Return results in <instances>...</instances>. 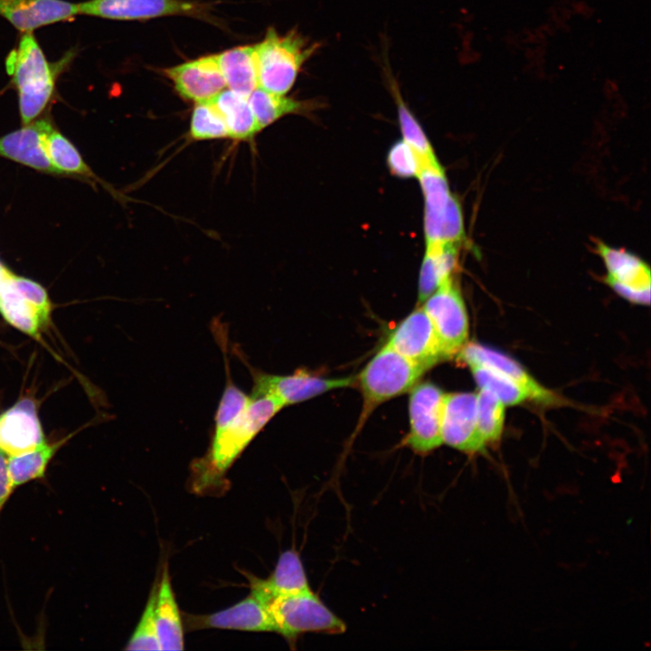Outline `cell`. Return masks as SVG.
I'll list each match as a JSON object with an SVG mask.
<instances>
[{"label": "cell", "instance_id": "30", "mask_svg": "<svg viewBox=\"0 0 651 651\" xmlns=\"http://www.w3.org/2000/svg\"><path fill=\"white\" fill-rule=\"evenodd\" d=\"M480 388L496 396L505 405H515L529 398L527 392L505 375L482 364L468 363Z\"/></svg>", "mask_w": 651, "mask_h": 651}, {"label": "cell", "instance_id": "3", "mask_svg": "<svg viewBox=\"0 0 651 651\" xmlns=\"http://www.w3.org/2000/svg\"><path fill=\"white\" fill-rule=\"evenodd\" d=\"M317 46L295 29L279 34L276 29L269 28L262 41L253 45L259 88L287 94Z\"/></svg>", "mask_w": 651, "mask_h": 651}, {"label": "cell", "instance_id": "25", "mask_svg": "<svg viewBox=\"0 0 651 651\" xmlns=\"http://www.w3.org/2000/svg\"><path fill=\"white\" fill-rule=\"evenodd\" d=\"M248 100L260 131L285 116L306 115L317 108L316 101L296 99L259 87L250 93Z\"/></svg>", "mask_w": 651, "mask_h": 651}, {"label": "cell", "instance_id": "14", "mask_svg": "<svg viewBox=\"0 0 651 651\" xmlns=\"http://www.w3.org/2000/svg\"><path fill=\"white\" fill-rule=\"evenodd\" d=\"M164 74L181 98L195 103L210 100L226 88L216 54L166 68Z\"/></svg>", "mask_w": 651, "mask_h": 651}, {"label": "cell", "instance_id": "26", "mask_svg": "<svg viewBox=\"0 0 651 651\" xmlns=\"http://www.w3.org/2000/svg\"><path fill=\"white\" fill-rule=\"evenodd\" d=\"M211 100L222 115L231 138L249 140L260 131L247 97L228 89Z\"/></svg>", "mask_w": 651, "mask_h": 651}, {"label": "cell", "instance_id": "18", "mask_svg": "<svg viewBox=\"0 0 651 651\" xmlns=\"http://www.w3.org/2000/svg\"><path fill=\"white\" fill-rule=\"evenodd\" d=\"M458 359L465 363L487 366L511 379L529 398L544 403L556 404L559 399L537 382L517 362L509 356L476 343L465 344L458 351Z\"/></svg>", "mask_w": 651, "mask_h": 651}, {"label": "cell", "instance_id": "29", "mask_svg": "<svg viewBox=\"0 0 651 651\" xmlns=\"http://www.w3.org/2000/svg\"><path fill=\"white\" fill-rule=\"evenodd\" d=\"M42 145L50 162L60 175L65 173L94 177L76 147L54 128L44 136Z\"/></svg>", "mask_w": 651, "mask_h": 651}, {"label": "cell", "instance_id": "5", "mask_svg": "<svg viewBox=\"0 0 651 651\" xmlns=\"http://www.w3.org/2000/svg\"><path fill=\"white\" fill-rule=\"evenodd\" d=\"M417 178L425 202L426 246L460 244L464 238L463 214L441 165L422 166Z\"/></svg>", "mask_w": 651, "mask_h": 651}, {"label": "cell", "instance_id": "32", "mask_svg": "<svg viewBox=\"0 0 651 651\" xmlns=\"http://www.w3.org/2000/svg\"><path fill=\"white\" fill-rule=\"evenodd\" d=\"M476 395L478 430L486 444L496 442L500 439L504 429L505 405L486 390H480Z\"/></svg>", "mask_w": 651, "mask_h": 651}, {"label": "cell", "instance_id": "8", "mask_svg": "<svg viewBox=\"0 0 651 651\" xmlns=\"http://www.w3.org/2000/svg\"><path fill=\"white\" fill-rule=\"evenodd\" d=\"M439 337L446 359L467 344L468 316L461 292L452 277L445 280L423 303Z\"/></svg>", "mask_w": 651, "mask_h": 651}, {"label": "cell", "instance_id": "27", "mask_svg": "<svg viewBox=\"0 0 651 651\" xmlns=\"http://www.w3.org/2000/svg\"><path fill=\"white\" fill-rule=\"evenodd\" d=\"M387 80L397 106L402 140L418 155L422 166L439 164L423 128L403 100L399 86L390 72H387Z\"/></svg>", "mask_w": 651, "mask_h": 651}, {"label": "cell", "instance_id": "4", "mask_svg": "<svg viewBox=\"0 0 651 651\" xmlns=\"http://www.w3.org/2000/svg\"><path fill=\"white\" fill-rule=\"evenodd\" d=\"M427 370L385 343L355 377L363 398L360 422L381 403L411 390Z\"/></svg>", "mask_w": 651, "mask_h": 651}, {"label": "cell", "instance_id": "15", "mask_svg": "<svg viewBox=\"0 0 651 651\" xmlns=\"http://www.w3.org/2000/svg\"><path fill=\"white\" fill-rule=\"evenodd\" d=\"M184 624L191 630L218 628L275 632V626L267 608L251 593L225 609L207 615H186Z\"/></svg>", "mask_w": 651, "mask_h": 651}, {"label": "cell", "instance_id": "28", "mask_svg": "<svg viewBox=\"0 0 651 651\" xmlns=\"http://www.w3.org/2000/svg\"><path fill=\"white\" fill-rule=\"evenodd\" d=\"M63 443L64 440L44 441L31 451L9 457L8 472L14 491L29 482L42 479L51 460Z\"/></svg>", "mask_w": 651, "mask_h": 651}, {"label": "cell", "instance_id": "22", "mask_svg": "<svg viewBox=\"0 0 651 651\" xmlns=\"http://www.w3.org/2000/svg\"><path fill=\"white\" fill-rule=\"evenodd\" d=\"M155 618L160 650L184 649V626L167 564L164 565L157 582Z\"/></svg>", "mask_w": 651, "mask_h": 651}, {"label": "cell", "instance_id": "13", "mask_svg": "<svg viewBox=\"0 0 651 651\" xmlns=\"http://www.w3.org/2000/svg\"><path fill=\"white\" fill-rule=\"evenodd\" d=\"M386 343L428 370L446 360L432 322L422 307L408 315L391 333Z\"/></svg>", "mask_w": 651, "mask_h": 651}, {"label": "cell", "instance_id": "24", "mask_svg": "<svg viewBox=\"0 0 651 651\" xmlns=\"http://www.w3.org/2000/svg\"><path fill=\"white\" fill-rule=\"evenodd\" d=\"M458 244L426 246L419 278V302L422 304L445 280L457 264Z\"/></svg>", "mask_w": 651, "mask_h": 651}, {"label": "cell", "instance_id": "34", "mask_svg": "<svg viewBox=\"0 0 651 651\" xmlns=\"http://www.w3.org/2000/svg\"><path fill=\"white\" fill-rule=\"evenodd\" d=\"M386 163L391 174L400 178L417 177L422 167L418 155L403 140L392 144Z\"/></svg>", "mask_w": 651, "mask_h": 651}, {"label": "cell", "instance_id": "35", "mask_svg": "<svg viewBox=\"0 0 651 651\" xmlns=\"http://www.w3.org/2000/svg\"><path fill=\"white\" fill-rule=\"evenodd\" d=\"M250 395L246 394L228 377L215 413L214 427H221L239 415L249 404Z\"/></svg>", "mask_w": 651, "mask_h": 651}, {"label": "cell", "instance_id": "7", "mask_svg": "<svg viewBox=\"0 0 651 651\" xmlns=\"http://www.w3.org/2000/svg\"><path fill=\"white\" fill-rule=\"evenodd\" d=\"M79 14L121 21L184 15L211 22V5L191 0H88Z\"/></svg>", "mask_w": 651, "mask_h": 651}, {"label": "cell", "instance_id": "6", "mask_svg": "<svg viewBox=\"0 0 651 651\" xmlns=\"http://www.w3.org/2000/svg\"><path fill=\"white\" fill-rule=\"evenodd\" d=\"M274 623L275 632L293 643L303 633L341 634L345 624L311 589L276 596L262 602Z\"/></svg>", "mask_w": 651, "mask_h": 651}, {"label": "cell", "instance_id": "36", "mask_svg": "<svg viewBox=\"0 0 651 651\" xmlns=\"http://www.w3.org/2000/svg\"><path fill=\"white\" fill-rule=\"evenodd\" d=\"M14 492L8 472V458L0 450V514Z\"/></svg>", "mask_w": 651, "mask_h": 651}, {"label": "cell", "instance_id": "16", "mask_svg": "<svg viewBox=\"0 0 651 651\" xmlns=\"http://www.w3.org/2000/svg\"><path fill=\"white\" fill-rule=\"evenodd\" d=\"M44 441L33 401L21 400L0 414V450L6 456L31 451Z\"/></svg>", "mask_w": 651, "mask_h": 651}, {"label": "cell", "instance_id": "17", "mask_svg": "<svg viewBox=\"0 0 651 651\" xmlns=\"http://www.w3.org/2000/svg\"><path fill=\"white\" fill-rule=\"evenodd\" d=\"M79 14L78 4L65 0H0V16L23 33Z\"/></svg>", "mask_w": 651, "mask_h": 651}, {"label": "cell", "instance_id": "31", "mask_svg": "<svg viewBox=\"0 0 651 651\" xmlns=\"http://www.w3.org/2000/svg\"><path fill=\"white\" fill-rule=\"evenodd\" d=\"M189 137L193 140L230 137L224 118L211 99L195 103L190 119Z\"/></svg>", "mask_w": 651, "mask_h": 651}, {"label": "cell", "instance_id": "11", "mask_svg": "<svg viewBox=\"0 0 651 651\" xmlns=\"http://www.w3.org/2000/svg\"><path fill=\"white\" fill-rule=\"evenodd\" d=\"M476 403V393H445L441 415L442 443L466 453L485 451L486 442L477 427Z\"/></svg>", "mask_w": 651, "mask_h": 651}, {"label": "cell", "instance_id": "21", "mask_svg": "<svg viewBox=\"0 0 651 651\" xmlns=\"http://www.w3.org/2000/svg\"><path fill=\"white\" fill-rule=\"evenodd\" d=\"M11 274L7 269L0 283V314L11 326L36 337L48 324L51 312L43 310L18 290L11 280Z\"/></svg>", "mask_w": 651, "mask_h": 651}, {"label": "cell", "instance_id": "1", "mask_svg": "<svg viewBox=\"0 0 651 651\" xmlns=\"http://www.w3.org/2000/svg\"><path fill=\"white\" fill-rule=\"evenodd\" d=\"M282 408L270 394L251 393L249 404L239 415L223 426L214 427L207 454L193 465L194 489L200 492L219 486L233 462Z\"/></svg>", "mask_w": 651, "mask_h": 651}, {"label": "cell", "instance_id": "9", "mask_svg": "<svg viewBox=\"0 0 651 651\" xmlns=\"http://www.w3.org/2000/svg\"><path fill=\"white\" fill-rule=\"evenodd\" d=\"M445 392L431 382L411 388L409 399L410 431L404 444L418 454H427L442 443L441 415Z\"/></svg>", "mask_w": 651, "mask_h": 651}, {"label": "cell", "instance_id": "19", "mask_svg": "<svg viewBox=\"0 0 651 651\" xmlns=\"http://www.w3.org/2000/svg\"><path fill=\"white\" fill-rule=\"evenodd\" d=\"M45 118L0 137V156L48 174L59 172L50 162L42 145L44 136L52 129Z\"/></svg>", "mask_w": 651, "mask_h": 651}, {"label": "cell", "instance_id": "2", "mask_svg": "<svg viewBox=\"0 0 651 651\" xmlns=\"http://www.w3.org/2000/svg\"><path fill=\"white\" fill-rule=\"evenodd\" d=\"M55 67L47 60L33 33H23L17 46L7 55L5 68L17 91L24 125L33 122L50 102L58 71Z\"/></svg>", "mask_w": 651, "mask_h": 651}, {"label": "cell", "instance_id": "12", "mask_svg": "<svg viewBox=\"0 0 651 651\" xmlns=\"http://www.w3.org/2000/svg\"><path fill=\"white\" fill-rule=\"evenodd\" d=\"M597 252L606 269V282L630 302L648 305L650 302V269L640 258L623 249L597 242Z\"/></svg>", "mask_w": 651, "mask_h": 651}, {"label": "cell", "instance_id": "20", "mask_svg": "<svg viewBox=\"0 0 651 651\" xmlns=\"http://www.w3.org/2000/svg\"><path fill=\"white\" fill-rule=\"evenodd\" d=\"M250 593L261 602L286 594L310 589L298 553L294 550L283 552L270 576L265 580L249 575Z\"/></svg>", "mask_w": 651, "mask_h": 651}, {"label": "cell", "instance_id": "10", "mask_svg": "<svg viewBox=\"0 0 651 651\" xmlns=\"http://www.w3.org/2000/svg\"><path fill=\"white\" fill-rule=\"evenodd\" d=\"M253 394H270L285 407L298 403L326 392L346 388L355 383V377L324 378L304 370L288 375H276L254 371Z\"/></svg>", "mask_w": 651, "mask_h": 651}, {"label": "cell", "instance_id": "23", "mask_svg": "<svg viewBox=\"0 0 651 651\" xmlns=\"http://www.w3.org/2000/svg\"><path fill=\"white\" fill-rule=\"evenodd\" d=\"M216 55L226 87L248 98L259 87L253 45L238 46Z\"/></svg>", "mask_w": 651, "mask_h": 651}, {"label": "cell", "instance_id": "33", "mask_svg": "<svg viewBox=\"0 0 651 651\" xmlns=\"http://www.w3.org/2000/svg\"><path fill=\"white\" fill-rule=\"evenodd\" d=\"M157 583L153 585L142 616L125 647L126 650H160L155 618Z\"/></svg>", "mask_w": 651, "mask_h": 651}]
</instances>
